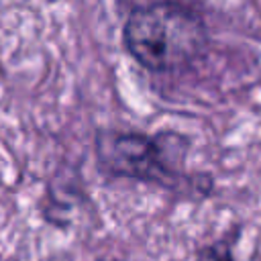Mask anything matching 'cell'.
I'll list each match as a JSON object with an SVG mask.
<instances>
[{
    "mask_svg": "<svg viewBox=\"0 0 261 261\" xmlns=\"http://www.w3.org/2000/svg\"><path fill=\"white\" fill-rule=\"evenodd\" d=\"M190 139L175 130L147 135L141 130L98 128L94 155L102 175L110 179H135L177 194L208 196L212 177L192 175L184 169Z\"/></svg>",
    "mask_w": 261,
    "mask_h": 261,
    "instance_id": "1",
    "label": "cell"
},
{
    "mask_svg": "<svg viewBox=\"0 0 261 261\" xmlns=\"http://www.w3.org/2000/svg\"><path fill=\"white\" fill-rule=\"evenodd\" d=\"M124 51L151 73H175L192 67L208 51L204 18L177 0H155L128 12L122 24Z\"/></svg>",
    "mask_w": 261,
    "mask_h": 261,
    "instance_id": "2",
    "label": "cell"
},
{
    "mask_svg": "<svg viewBox=\"0 0 261 261\" xmlns=\"http://www.w3.org/2000/svg\"><path fill=\"white\" fill-rule=\"evenodd\" d=\"M239 237H241V228H232V230L224 232L222 237L198 247L194 261H237L234 245H237Z\"/></svg>",
    "mask_w": 261,
    "mask_h": 261,
    "instance_id": "3",
    "label": "cell"
}]
</instances>
